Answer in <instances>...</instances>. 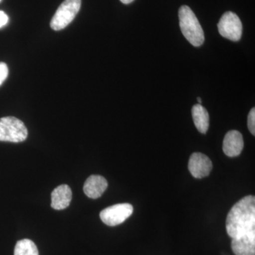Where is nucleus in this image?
Wrapping results in <instances>:
<instances>
[{"instance_id":"1","label":"nucleus","mask_w":255,"mask_h":255,"mask_svg":"<svg viewBox=\"0 0 255 255\" xmlns=\"http://www.w3.org/2000/svg\"><path fill=\"white\" fill-rule=\"evenodd\" d=\"M226 231L232 239L255 234V198L247 196L238 201L228 213Z\"/></svg>"},{"instance_id":"9","label":"nucleus","mask_w":255,"mask_h":255,"mask_svg":"<svg viewBox=\"0 0 255 255\" xmlns=\"http://www.w3.org/2000/svg\"><path fill=\"white\" fill-rule=\"evenodd\" d=\"M108 187V182L100 175H92L84 184V192L89 198L98 199Z\"/></svg>"},{"instance_id":"17","label":"nucleus","mask_w":255,"mask_h":255,"mask_svg":"<svg viewBox=\"0 0 255 255\" xmlns=\"http://www.w3.org/2000/svg\"><path fill=\"white\" fill-rule=\"evenodd\" d=\"M123 4H128L131 3L132 1H133L134 0H120Z\"/></svg>"},{"instance_id":"13","label":"nucleus","mask_w":255,"mask_h":255,"mask_svg":"<svg viewBox=\"0 0 255 255\" xmlns=\"http://www.w3.org/2000/svg\"><path fill=\"white\" fill-rule=\"evenodd\" d=\"M14 255H38V248L33 241L23 239L16 243Z\"/></svg>"},{"instance_id":"19","label":"nucleus","mask_w":255,"mask_h":255,"mask_svg":"<svg viewBox=\"0 0 255 255\" xmlns=\"http://www.w3.org/2000/svg\"><path fill=\"white\" fill-rule=\"evenodd\" d=\"M0 1H1V0H0Z\"/></svg>"},{"instance_id":"4","label":"nucleus","mask_w":255,"mask_h":255,"mask_svg":"<svg viewBox=\"0 0 255 255\" xmlns=\"http://www.w3.org/2000/svg\"><path fill=\"white\" fill-rule=\"evenodd\" d=\"M82 0H65L55 13L50 21V27L60 31L68 26L81 7Z\"/></svg>"},{"instance_id":"11","label":"nucleus","mask_w":255,"mask_h":255,"mask_svg":"<svg viewBox=\"0 0 255 255\" xmlns=\"http://www.w3.org/2000/svg\"><path fill=\"white\" fill-rule=\"evenodd\" d=\"M231 248L236 255H255V234L232 239Z\"/></svg>"},{"instance_id":"3","label":"nucleus","mask_w":255,"mask_h":255,"mask_svg":"<svg viewBox=\"0 0 255 255\" xmlns=\"http://www.w3.org/2000/svg\"><path fill=\"white\" fill-rule=\"evenodd\" d=\"M27 136V128L19 119L13 117L0 119V141L23 142Z\"/></svg>"},{"instance_id":"12","label":"nucleus","mask_w":255,"mask_h":255,"mask_svg":"<svg viewBox=\"0 0 255 255\" xmlns=\"http://www.w3.org/2000/svg\"><path fill=\"white\" fill-rule=\"evenodd\" d=\"M193 121L197 130L206 134L209 127V115L207 110L201 105H196L191 110Z\"/></svg>"},{"instance_id":"5","label":"nucleus","mask_w":255,"mask_h":255,"mask_svg":"<svg viewBox=\"0 0 255 255\" xmlns=\"http://www.w3.org/2000/svg\"><path fill=\"white\" fill-rule=\"evenodd\" d=\"M218 29L224 38L232 41H238L243 33V24L237 14L232 11H227L221 16Z\"/></svg>"},{"instance_id":"14","label":"nucleus","mask_w":255,"mask_h":255,"mask_svg":"<svg viewBox=\"0 0 255 255\" xmlns=\"http://www.w3.org/2000/svg\"><path fill=\"white\" fill-rule=\"evenodd\" d=\"M248 127L253 135H255V109L253 108L248 114Z\"/></svg>"},{"instance_id":"7","label":"nucleus","mask_w":255,"mask_h":255,"mask_svg":"<svg viewBox=\"0 0 255 255\" xmlns=\"http://www.w3.org/2000/svg\"><path fill=\"white\" fill-rule=\"evenodd\" d=\"M188 167L193 177L201 179L209 175L213 164L208 156L201 152H194L189 158Z\"/></svg>"},{"instance_id":"10","label":"nucleus","mask_w":255,"mask_h":255,"mask_svg":"<svg viewBox=\"0 0 255 255\" xmlns=\"http://www.w3.org/2000/svg\"><path fill=\"white\" fill-rule=\"evenodd\" d=\"M72 191L66 184L55 188L51 194V207L55 210H63L68 208L72 199Z\"/></svg>"},{"instance_id":"18","label":"nucleus","mask_w":255,"mask_h":255,"mask_svg":"<svg viewBox=\"0 0 255 255\" xmlns=\"http://www.w3.org/2000/svg\"><path fill=\"white\" fill-rule=\"evenodd\" d=\"M197 100H198V102H199V105H200L201 102H202V101H201V99L200 98V97H198Z\"/></svg>"},{"instance_id":"2","label":"nucleus","mask_w":255,"mask_h":255,"mask_svg":"<svg viewBox=\"0 0 255 255\" xmlns=\"http://www.w3.org/2000/svg\"><path fill=\"white\" fill-rule=\"evenodd\" d=\"M179 26L183 36L191 45L199 47L204 43V31L199 20L190 7L183 5L179 10Z\"/></svg>"},{"instance_id":"15","label":"nucleus","mask_w":255,"mask_h":255,"mask_svg":"<svg viewBox=\"0 0 255 255\" xmlns=\"http://www.w3.org/2000/svg\"><path fill=\"white\" fill-rule=\"evenodd\" d=\"M8 74H9V70H8L7 65L6 63L0 62V86L7 78Z\"/></svg>"},{"instance_id":"8","label":"nucleus","mask_w":255,"mask_h":255,"mask_svg":"<svg viewBox=\"0 0 255 255\" xmlns=\"http://www.w3.org/2000/svg\"><path fill=\"white\" fill-rule=\"evenodd\" d=\"M244 147L242 134L238 130H230L223 139V150L228 157H234L241 155Z\"/></svg>"},{"instance_id":"16","label":"nucleus","mask_w":255,"mask_h":255,"mask_svg":"<svg viewBox=\"0 0 255 255\" xmlns=\"http://www.w3.org/2000/svg\"><path fill=\"white\" fill-rule=\"evenodd\" d=\"M8 21H9V17H8L7 15L5 14L4 11L0 10V28L4 26L8 23Z\"/></svg>"},{"instance_id":"6","label":"nucleus","mask_w":255,"mask_h":255,"mask_svg":"<svg viewBox=\"0 0 255 255\" xmlns=\"http://www.w3.org/2000/svg\"><path fill=\"white\" fill-rule=\"evenodd\" d=\"M133 213L131 204H118L102 210L100 219L102 222L109 226H116L122 224L128 219Z\"/></svg>"}]
</instances>
